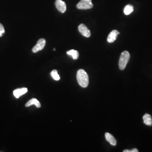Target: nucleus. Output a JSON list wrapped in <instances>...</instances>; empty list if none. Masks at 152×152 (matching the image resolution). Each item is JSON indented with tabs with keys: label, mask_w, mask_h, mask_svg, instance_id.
Instances as JSON below:
<instances>
[{
	"label": "nucleus",
	"mask_w": 152,
	"mask_h": 152,
	"mask_svg": "<svg viewBox=\"0 0 152 152\" xmlns=\"http://www.w3.org/2000/svg\"><path fill=\"white\" fill-rule=\"evenodd\" d=\"M130 152H138V150L137 149H133L132 151H130Z\"/></svg>",
	"instance_id": "16"
},
{
	"label": "nucleus",
	"mask_w": 152,
	"mask_h": 152,
	"mask_svg": "<svg viewBox=\"0 0 152 152\" xmlns=\"http://www.w3.org/2000/svg\"><path fill=\"white\" fill-rule=\"evenodd\" d=\"M32 105H35L36 106V107L37 108H40L41 107V104H40L39 101L36 99H32L29 100L26 104V107L29 106H32Z\"/></svg>",
	"instance_id": "10"
},
{
	"label": "nucleus",
	"mask_w": 152,
	"mask_h": 152,
	"mask_svg": "<svg viewBox=\"0 0 152 152\" xmlns=\"http://www.w3.org/2000/svg\"><path fill=\"white\" fill-rule=\"evenodd\" d=\"M93 7L91 0H81L77 5V8L78 9H90Z\"/></svg>",
	"instance_id": "3"
},
{
	"label": "nucleus",
	"mask_w": 152,
	"mask_h": 152,
	"mask_svg": "<svg viewBox=\"0 0 152 152\" xmlns=\"http://www.w3.org/2000/svg\"><path fill=\"white\" fill-rule=\"evenodd\" d=\"M5 33V29L4 27L0 23V37H2L3 34Z\"/></svg>",
	"instance_id": "15"
},
{
	"label": "nucleus",
	"mask_w": 152,
	"mask_h": 152,
	"mask_svg": "<svg viewBox=\"0 0 152 152\" xmlns=\"http://www.w3.org/2000/svg\"><path fill=\"white\" fill-rule=\"evenodd\" d=\"M130 58V53L127 51H125L121 54L119 61V69L121 70H123L126 68Z\"/></svg>",
	"instance_id": "2"
},
{
	"label": "nucleus",
	"mask_w": 152,
	"mask_h": 152,
	"mask_svg": "<svg viewBox=\"0 0 152 152\" xmlns=\"http://www.w3.org/2000/svg\"><path fill=\"white\" fill-rule=\"evenodd\" d=\"M133 10V7L131 5H128L124 9V13L126 15H127L131 13Z\"/></svg>",
	"instance_id": "13"
},
{
	"label": "nucleus",
	"mask_w": 152,
	"mask_h": 152,
	"mask_svg": "<svg viewBox=\"0 0 152 152\" xmlns=\"http://www.w3.org/2000/svg\"><path fill=\"white\" fill-rule=\"evenodd\" d=\"M119 33L118 31L117 30H114L112 31L111 33H109L107 41L109 43H112L115 40L117 39V36L119 34Z\"/></svg>",
	"instance_id": "7"
},
{
	"label": "nucleus",
	"mask_w": 152,
	"mask_h": 152,
	"mask_svg": "<svg viewBox=\"0 0 152 152\" xmlns=\"http://www.w3.org/2000/svg\"><path fill=\"white\" fill-rule=\"evenodd\" d=\"M123 152H130V150H125L123 151Z\"/></svg>",
	"instance_id": "17"
},
{
	"label": "nucleus",
	"mask_w": 152,
	"mask_h": 152,
	"mask_svg": "<svg viewBox=\"0 0 152 152\" xmlns=\"http://www.w3.org/2000/svg\"><path fill=\"white\" fill-rule=\"evenodd\" d=\"M46 45V41L44 39H41L38 41L36 46L34 47L32 49L33 53H36L39 52V51L42 50Z\"/></svg>",
	"instance_id": "4"
},
{
	"label": "nucleus",
	"mask_w": 152,
	"mask_h": 152,
	"mask_svg": "<svg viewBox=\"0 0 152 152\" xmlns=\"http://www.w3.org/2000/svg\"><path fill=\"white\" fill-rule=\"evenodd\" d=\"M51 75L53 77L54 79H55L56 81H59L60 79L59 75L58 74V71L56 70H53L51 73Z\"/></svg>",
	"instance_id": "14"
},
{
	"label": "nucleus",
	"mask_w": 152,
	"mask_h": 152,
	"mask_svg": "<svg viewBox=\"0 0 152 152\" xmlns=\"http://www.w3.org/2000/svg\"><path fill=\"white\" fill-rule=\"evenodd\" d=\"M67 54L69 55H71L72 56L73 59L76 60L79 57V53L76 51V50H69L68 51H67Z\"/></svg>",
	"instance_id": "12"
},
{
	"label": "nucleus",
	"mask_w": 152,
	"mask_h": 152,
	"mask_svg": "<svg viewBox=\"0 0 152 152\" xmlns=\"http://www.w3.org/2000/svg\"><path fill=\"white\" fill-rule=\"evenodd\" d=\"M55 6L60 13H64L66 10V4L62 0H56Z\"/></svg>",
	"instance_id": "5"
},
{
	"label": "nucleus",
	"mask_w": 152,
	"mask_h": 152,
	"mask_svg": "<svg viewBox=\"0 0 152 152\" xmlns=\"http://www.w3.org/2000/svg\"><path fill=\"white\" fill-rule=\"evenodd\" d=\"M28 89L26 88H18L14 91V95L16 98H19L21 95L25 94L27 93Z\"/></svg>",
	"instance_id": "8"
},
{
	"label": "nucleus",
	"mask_w": 152,
	"mask_h": 152,
	"mask_svg": "<svg viewBox=\"0 0 152 152\" xmlns=\"http://www.w3.org/2000/svg\"><path fill=\"white\" fill-rule=\"evenodd\" d=\"M78 31L82 36L86 37H90L91 36L90 30L83 24H81L78 26Z\"/></svg>",
	"instance_id": "6"
},
{
	"label": "nucleus",
	"mask_w": 152,
	"mask_h": 152,
	"mask_svg": "<svg viewBox=\"0 0 152 152\" xmlns=\"http://www.w3.org/2000/svg\"><path fill=\"white\" fill-rule=\"evenodd\" d=\"M77 79L79 85L85 88L88 85V76L83 69H79L77 74Z\"/></svg>",
	"instance_id": "1"
},
{
	"label": "nucleus",
	"mask_w": 152,
	"mask_h": 152,
	"mask_svg": "<svg viewBox=\"0 0 152 152\" xmlns=\"http://www.w3.org/2000/svg\"><path fill=\"white\" fill-rule=\"evenodd\" d=\"M106 136V140L112 145V146H116L117 144V141L115 138L113 136L111 133L108 132H106L105 134Z\"/></svg>",
	"instance_id": "9"
},
{
	"label": "nucleus",
	"mask_w": 152,
	"mask_h": 152,
	"mask_svg": "<svg viewBox=\"0 0 152 152\" xmlns=\"http://www.w3.org/2000/svg\"><path fill=\"white\" fill-rule=\"evenodd\" d=\"M143 119L144 121V123L146 125L148 126H152V119L151 117V116L148 114H146L143 117Z\"/></svg>",
	"instance_id": "11"
}]
</instances>
